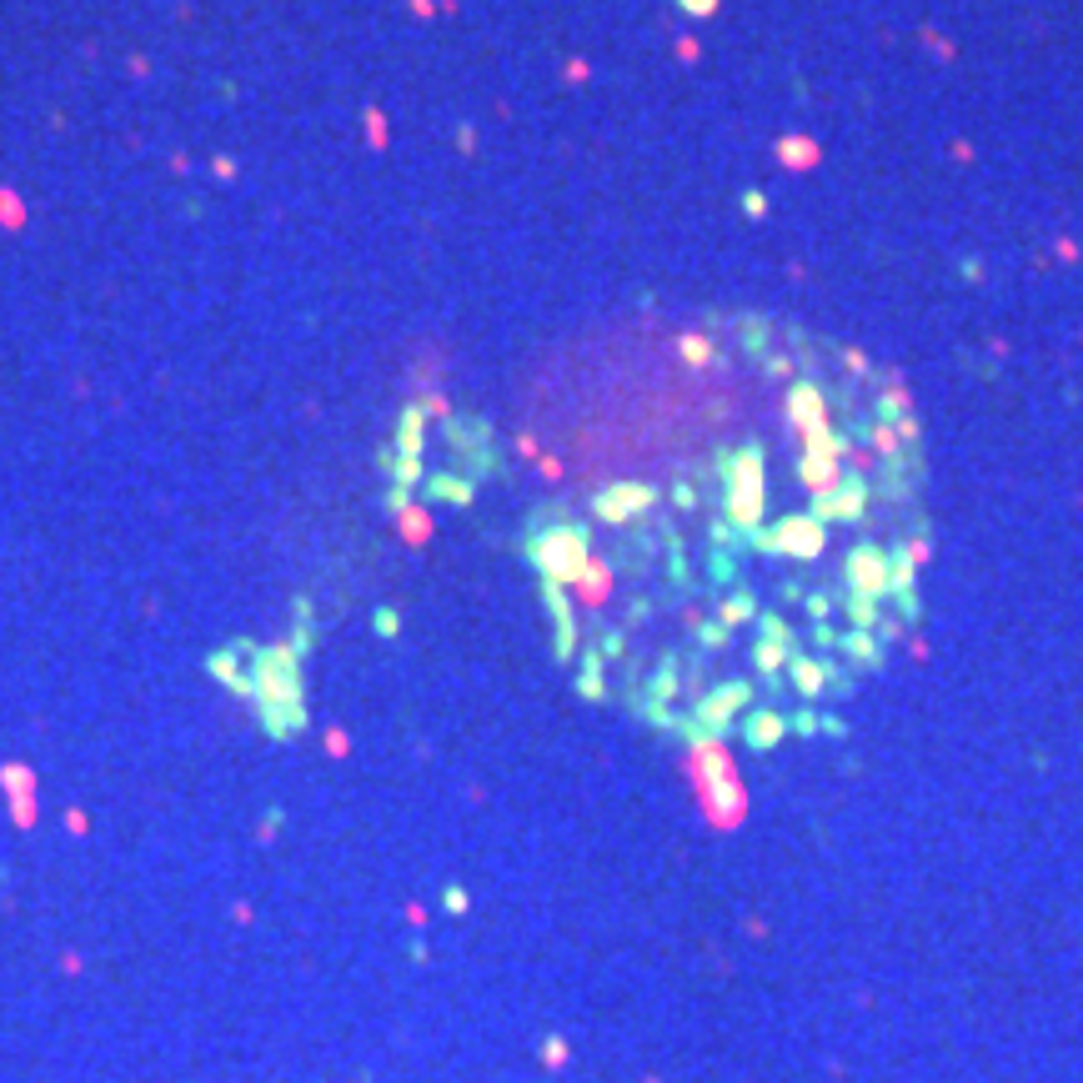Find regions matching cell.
<instances>
[{
  "mask_svg": "<svg viewBox=\"0 0 1083 1083\" xmlns=\"http://www.w3.org/2000/svg\"><path fill=\"white\" fill-rule=\"evenodd\" d=\"M833 602H838V592H808V597H803V607L813 612V622H828Z\"/></svg>",
  "mask_w": 1083,
  "mask_h": 1083,
  "instance_id": "43",
  "label": "cell"
},
{
  "mask_svg": "<svg viewBox=\"0 0 1083 1083\" xmlns=\"http://www.w3.org/2000/svg\"><path fill=\"white\" fill-rule=\"evenodd\" d=\"M422 492H427V502H447V507H472L477 502V482L467 472H427Z\"/></svg>",
  "mask_w": 1083,
  "mask_h": 1083,
  "instance_id": "13",
  "label": "cell"
},
{
  "mask_svg": "<svg viewBox=\"0 0 1083 1083\" xmlns=\"http://www.w3.org/2000/svg\"><path fill=\"white\" fill-rule=\"evenodd\" d=\"M758 592L748 587V582H738L728 597H717V622H728V627H743V622H758Z\"/></svg>",
  "mask_w": 1083,
  "mask_h": 1083,
  "instance_id": "20",
  "label": "cell"
},
{
  "mask_svg": "<svg viewBox=\"0 0 1083 1083\" xmlns=\"http://www.w3.org/2000/svg\"><path fill=\"white\" fill-rule=\"evenodd\" d=\"M457 151H462V156L477 151V126H457Z\"/></svg>",
  "mask_w": 1083,
  "mask_h": 1083,
  "instance_id": "51",
  "label": "cell"
},
{
  "mask_svg": "<svg viewBox=\"0 0 1083 1083\" xmlns=\"http://www.w3.org/2000/svg\"><path fill=\"white\" fill-rule=\"evenodd\" d=\"M251 692L261 697L266 728H271L276 738L296 733L301 722H306V712H301V652H296V647H266V652L256 657V682H251Z\"/></svg>",
  "mask_w": 1083,
  "mask_h": 1083,
  "instance_id": "3",
  "label": "cell"
},
{
  "mask_svg": "<svg viewBox=\"0 0 1083 1083\" xmlns=\"http://www.w3.org/2000/svg\"><path fill=\"white\" fill-rule=\"evenodd\" d=\"M738 336H743V351L748 356H758V361H768L773 356V321L768 316H758V311H748V316H738Z\"/></svg>",
  "mask_w": 1083,
  "mask_h": 1083,
  "instance_id": "23",
  "label": "cell"
},
{
  "mask_svg": "<svg viewBox=\"0 0 1083 1083\" xmlns=\"http://www.w3.org/2000/svg\"><path fill=\"white\" fill-rule=\"evenodd\" d=\"M808 637H813V647H818V652H833V647H838V627H833V622H813V627H808Z\"/></svg>",
  "mask_w": 1083,
  "mask_h": 1083,
  "instance_id": "44",
  "label": "cell"
},
{
  "mask_svg": "<svg viewBox=\"0 0 1083 1083\" xmlns=\"http://www.w3.org/2000/svg\"><path fill=\"white\" fill-rule=\"evenodd\" d=\"M537 472H542L547 482H557V477H562V462H557V457H542V462H537Z\"/></svg>",
  "mask_w": 1083,
  "mask_h": 1083,
  "instance_id": "54",
  "label": "cell"
},
{
  "mask_svg": "<svg viewBox=\"0 0 1083 1083\" xmlns=\"http://www.w3.org/2000/svg\"><path fill=\"white\" fill-rule=\"evenodd\" d=\"M672 692H677V657H662V667H657V677H652V697L667 702Z\"/></svg>",
  "mask_w": 1083,
  "mask_h": 1083,
  "instance_id": "35",
  "label": "cell"
},
{
  "mask_svg": "<svg viewBox=\"0 0 1083 1083\" xmlns=\"http://www.w3.org/2000/svg\"><path fill=\"white\" fill-rule=\"evenodd\" d=\"M382 472H387L397 487H407V492H417V487L427 482V467H422V457H397V452H382Z\"/></svg>",
  "mask_w": 1083,
  "mask_h": 1083,
  "instance_id": "25",
  "label": "cell"
},
{
  "mask_svg": "<svg viewBox=\"0 0 1083 1083\" xmlns=\"http://www.w3.org/2000/svg\"><path fill=\"white\" fill-rule=\"evenodd\" d=\"M758 637L763 642H778V647H798V627H788V617L783 612H758Z\"/></svg>",
  "mask_w": 1083,
  "mask_h": 1083,
  "instance_id": "29",
  "label": "cell"
},
{
  "mask_svg": "<svg viewBox=\"0 0 1083 1083\" xmlns=\"http://www.w3.org/2000/svg\"><path fill=\"white\" fill-rule=\"evenodd\" d=\"M728 637H733V627H728V622H717V617H712V622H697V642H702L707 652L728 647Z\"/></svg>",
  "mask_w": 1083,
  "mask_h": 1083,
  "instance_id": "34",
  "label": "cell"
},
{
  "mask_svg": "<svg viewBox=\"0 0 1083 1083\" xmlns=\"http://www.w3.org/2000/svg\"><path fill=\"white\" fill-rule=\"evenodd\" d=\"M858 437L868 442V452H873L878 462H888V457H898V452H903L898 432H893V427H883V422H873V417H868V422H853V442H858Z\"/></svg>",
  "mask_w": 1083,
  "mask_h": 1083,
  "instance_id": "24",
  "label": "cell"
},
{
  "mask_svg": "<svg viewBox=\"0 0 1083 1083\" xmlns=\"http://www.w3.org/2000/svg\"><path fill=\"white\" fill-rule=\"evenodd\" d=\"M948 156H953V161H973V146H968V141H948Z\"/></svg>",
  "mask_w": 1083,
  "mask_h": 1083,
  "instance_id": "55",
  "label": "cell"
},
{
  "mask_svg": "<svg viewBox=\"0 0 1083 1083\" xmlns=\"http://www.w3.org/2000/svg\"><path fill=\"white\" fill-rule=\"evenodd\" d=\"M808 592H803V582H783V602H803Z\"/></svg>",
  "mask_w": 1083,
  "mask_h": 1083,
  "instance_id": "58",
  "label": "cell"
},
{
  "mask_svg": "<svg viewBox=\"0 0 1083 1083\" xmlns=\"http://www.w3.org/2000/svg\"><path fill=\"white\" fill-rule=\"evenodd\" d=\"M788 657H793V652H788V647H778V642H763V637L753 642V667H758L763 677H778V672L788 667Z\"/></svg>",
  "mask_w": 1083,
  "mask_h": 1083,
  "instance_id": "32",
  "label": "cell"
},
{
  "mask_svg": "<svg viewBox=\"0 0 1083 1083\" xmlns=\"http://www.w3.org/2000/svg\"><path fill=\"white\" fill-rule=\"evenodd\" d=\"M788 682H793V692H798L803 702H818V697L828 692V682H823V662L808 657V652H793V657H788Z\"/></svg>",
  "mask_w": 1083,
  "mask_h": 1083,
  "instance_id": "16",
  "label": "cell"
},
{
  "mask_svg": "<svg viewBox=\"0 0 1083 1083\" xmlns=\"http://www.w3.org/2000/svg\"><path fill=\"white\" fill-rule=\"evenodd\" d=\"M707 542H712L717 552H733V557H738V552H748L743 532H738V527H733L728 517H712V522H707Z\"/></svg>",
  "mask_w": 1083,
  "mask_h": 1083,
  "instance_id": "31",
  "label": "cell"
},
{
  "mask_svg": "<svg viewBox=\"0 0 1083 1083\" xmlns=\"http://www.w3.org/2000/svg\"><path fill=\"white\" fill-rule=\"evenodd\" d=\"M818 733H828V738H848V722H843V717H818Z\"/></svg>",
  "mask_w": 1083,
  "mask_h": 1083,
  "instance_id": "50",
  "label": "cell"
},
{
  "mask_svg": "<svg viewBox=\"0 0 1083 1083\" xmlns=\"http://www.w3.org/2000/svg\"><path fill=\"white\" fill-rule=\"evenodd\" d=\"M392 522H397V532H402V542H407V547H427V542H432V532H437V522H432V512H427L422 502L402 507Z\"/></svg>",
  "mask_w": 1083,
  "mask_h": 1083,
  "instance_id": "22",
  "label": "cell"
},
{
  "mask_svg": "<svg viewBox=\"0 0 1083 1083\" xmlns=\"http://www.w3.org/2000/svg\"><path fill=\"white\" fill-rule=\"evenodd\" d=\"M31 226V201L16 191V186H0V231H26Z\"/></svg>",
  "mask_w": 1083,
  "mask_h": 1083,
  "instance_id": "27",
  "label": "cell"
},
{
  "mask_svg": "<svg viewBox=\"0 0 1083 1083\" xmlns=\"http://www.w3.org/2000/svg\"><path fill=\"white\" fill-rule=\"evenodd\" d=\"M402 507H412V492H407V487H392V492H387V512L397 517Z\"/></svg>",
  "mask_w": 1083,
  "mask_h": 1083,
  "instance_id": "52",
  "label": "cell"
},
{
  "mask_svg": "<svg viewBox=\"0 0 1083 1083\" xmlns=\"http://www.w3.org/2000/svg\"><path fill=\"white\" fill-rule=\"evenodd\" d=\"M843 367H848L853 377H868V356H863V346H843Z\"/></svg>",
  "mask_w": 1083,
  "mask_h": 1083,
  "instance_id": "45",
  "label": "cell"
},
{
  "mask_svg": "<svg viewBox=\"0 0 1083 1083\" xmlns=\"http://www.w3.org/2000/svg\"><path fill=\"white\" fill-rule=\"evenodd\" d=\"M773 542H778V557H793V562H818L823 547H828V527L808 512H788L778 517L773 527Z\"/></svg>",
  "mask_w": 1083,
  "mask_h": 1083,
  "instance_id": "8",
  "label": "cell"
},
{
  "mask_svg": "<svg viewBox=\"0 0 1083 1083\" xmlns=\"http://www.w3.org/2000/svg\"><path fill=\"white\" fill-rule=\"evenodd\" d=\"M657 487L652 482H617V487H607V492H597L592 497V517L602 522V527H627V522H637V517H647L652 507H657Z\"/></svg>",
  "mask_w": 1083,
  "mask_h": 1083,
  "instance_id": "5",
  "label": "cell"
},
{
  "mask_svg": "<svg viewBox=\"0 0 1083 1083\" xmlns=\"http://www.w3.org/2000/svg\"><path fill=\"white\" fill-rule=\"evenodd\" d=\"M838 602H843V612H848V622H853V627H863V632H878V622H883V602H873V597H858V592H843V587H838Z\"/></svg>",
  "mask_w": 1083,
  "mask_h": 1083,
  "instance_id": "26",
  "label": "cell"
},
{
  "mask_svg": "<svg viewBox=\"0 0 1083 1083\" xmlns=\"http://www.w3.org/2000/svg\"><path fill=\"white\" fill-rule=\"evenodd\" d=\"M0 783H6V793H11V813H16V823L31 828V823H36V778H31V768L6 763V768H0Z\"/></svg>",
  "mask_w": 1083,
  "mask_h": 1083,
  "instance_id": "12",
  "label": "cell"
},
{
  "mask_svg": "<svg viewBox=\"0 0 1083 1083\" xmlns=\"http://www.w3.org/2000/svg\"><path fill=\"white\" fill-rule=\"evenodd\" d=\"M958 271H963V281H983V261H978V256H963Z\"/></svg>",
  "mask_w": 1083,
  "mask_h": 1083,
  "instance_id": "53",
  "label": "cell"
},
{
  "mask_svg": "<svg viewBox=\"0 0 1083 1083\" xmlns=\"http://www.w3.org/2000/svg\"><path fill=\"white\" fill-rule=\"evenodd\" d=\"M743 738H748V748H758V753H773V748L788 738V717H783V712H773V707H753V712L743 717Z\"/></svg>",
  "mask_w": 1083,
  "mask_h": 1083,
  "instance_id": "11",
  "label": "cell"
},
{
  "mask_svg": "<svg viewBox=\"0 0 1083 1083\" xmlns=\"http://www.w3.org/2000/svg\"><path fill=\"white\" fill-rule=\"evenodd\" d=\"M667 497H672V507H677V512H692V507H697V482H692V477H677Z\"/></svg>",
  "mask_w": 1083,
  "mask_h": 1083,
  "instance_id": "38",
  "label": "cell"
},
{
  "mask_svg": "<svg viewBox=\"0 0 1083 1083\" xmlns=\"http://www.w3.org/2000/svg\"><path fill=\"white\" fill-rule=\"evenodd\" d=\"M823 662V682H828V692H853V677H848V667L838 662V657H818Z\"/></svg>",
  "mask_w": 1083,
  "mask_h": 1083,
  "instance_id": "36",
  "label": "cell"
},
{
  "mask_svg": "<svg viewBox=\"0 0 1083 1083\" xmlns=\"http://www.w3.org/2000/svg\"><path fill=\"white\" fill-rule=\"evenodd\" d=\"M682 6H687V11H697V16H702V11H712V0H682Z\"/></svg>",
  "mask_w": 1083,
  "mask_h": 1083,
  "instance_id": "60",
  "label": "cell"
},
{
  "mask_svg": "<svg viewBox=\"0 0 1083 1083\" xmlns=\"http://www.w3.org/2000/svg\"><path fill=\"white\" fill-rule=\"evenodd\" d=\"M793 472H798V482H803L813 497H818V492H833V487L843 482V462L828 457V452H803Z\"/></svg>",
  "mask_w": 1083,
  "mask_h": 1083,
  "instance_id": "14",
  "label": "cell"
},
{
  "mask_svg": "<svg viewBox=\"0 0 1083 1083\" xmlns=\"http://www.w3.org/2000/svg\"><path fill=\"white\" fill-rule=\"evenodd\" d=\"M417 407L427 412V422H432V417H437V422H452V402H447L442 392H422V397H417Z\"/></svg>",
  "mask_w": 1083,
  "mask_h": 1083,
  "instance_id": "37",
  "label": "cell"
},
{
  "mask_svg": "<svg viewBox=\"0 0 1083 1083\" xmlns=\"http://www.w3.org/2000/svg\"><path fill=\"white\" fill-rule=\"evenodd\" d=\"M773 156H778L783 171H813V166L823 161V146H818L813 136H783V141L773 146Z\"/></svg>",
  "mask_w": 1083,
  "mask_h": 1083,
  "instance_id": "21",
  "label": "cell"
},
{
  "mask_svg": "<svg viewBox=\"0 0 1083 1083\" xmlns=\"http://www.w3.org/2000/svg\"><path fill=\"white\" fill-rule=\"evenodd\" d=\"M843 592H858V597H873L883 602L888 597V547H878L873 537H863L858 547H848L843 557Z\"/></svg>",
  "mask_w": 1083,
  "mask_h": 1083,
  "instance_id": "6",
  "label": "cell"
},
{
  "mask_svg": "<svg viewBox=\"0 0 1083 1083\" xmlns=\"http://www.w3.org/2000/svg\"><path fill=\"white\" fill-rule=\"evenodd\" d=\"M788 733H798V738H813V733H818V712H813V707H798V712L788 717Z\"/></svg>",
  "mask_w": 1083,
  "mask_h": 1083,
  "instance_id": "40",
  "label": "cell"
},
{
  "mask_svg": "<svg viewBox=\"0 0 1083 1083\" xmlns=\"http://www.w3.org/2000/svg\"><path fill=\"white\" fill-rule=\"evenodd\" d=\"M377 632H382V637H397V632H402V617H397L392 607H382V612H377Z\"/></svg>",
  "mask_w": 1083,
  "mask_h": 1083,
  "instance_id": "49",
  "label": "cell"
},
{
  "mask_svg": "<svg viewBox=\"0 0 1083 1083\" xmlns=\"http://www.w3.org/2000/svg\"><path fill=\"white\" fill-rule=\"evenodd\" d=\"M326 748H331V753H346V733H326Z\"/></svg>",
  "mask_w": 1083,
  "mask_h": 1083,
  "instance_id": "59",
  "label": "cell"
},
{
  "mask_svg": "<svg viewBox=\"0 0 1083 1083\" xmlns=\"http://www.w3.org/2000/svg\"><path fill=\"white\" fill-rule=\"evenodd\" d=\"M868 502H873V482H868L863 472L843 467V482H838L833 492H818L813 507H808V517H818L823 527H833V522H863V517H868Z\"/></svg>",
  "mask_w": 1083,
  "mask_h": 1083,
  "instance_id": "4",
  "label": "cell"
},
{
  "mask_svg": "<svg viewBox=\"0 0 1083 1083\" xmlns=\"http://www.w3.org/2000/svg\"><path fill=\"white\" fill-rule=\"evenodd\" d=\"M783 412H788V427H793L798 437L828 427V392H823V382H813V377H793Z\"/></svg>",
  "mask_w": 1083,
  "mask_h": 1083,
  "instance_id": "9",
  "label": "cell"
},
{
  "mask_svg": "<svg viewBox=\"0 0 1083 1083\" xmlns=\"http://www.w3.org/2000/svg\"><path fill=\"white\" fill-rule=\"evenodd\" d=\"M517 457H537V437L522 432V437H517Z\"/></svg>",
  "mask_w": 1083,
  "mask_h": 1083,
  "instance_id": "57",
  "label": "cell"
},
{
  "mask_svg": "<svg viewBox=\"0 0 1083 1083\" xmlns=\"http://www.w3.org/2000/svg\"><path fill=\"white\" fill-rule=\"evenodd\" d=\"M617 652H622V632H607L602 637V657H617Z\"/></svg>",
  "mask_w": 1083,
  "mask_h": 1083,
  "instance_id": "56",
  "label": "cell"
},
{
  "mask_svg": "<svg viewBox=\"0 0 1083 1083\" xmlns=\"http://www.w3.org/2000/svg\"><path fill=\"white\" fill-rule=\"evenodd\" d=\"M612 597V562L607 557H592L587 567H582V577H577V602L582 607H602Z\"/></svg>",
  "mask_w": 1083,
  "mask_h": 1083,
  "instance_id": "18",
  "label": "cell"
},
{
  "mask_svg": "<svg viewBox=\"0 0 1083 1083\" xmlns=\"http://www.w3.org/2000/svg\"><path fill=\"white\" fill-rule=\"evenodd\" d=\"M743 542H748V552H758V557H778L773 527H753V532H743Z\"/></svg>",
  "mask_w": 1083,
  "mask_h": 1083,
  "instance_id": "39",
  "label": "cell"
},
{
  "mask_svg": "<svg viewBox=\"0 0 1083 1083\" xmlns=\"http://www.w3.org/2000/svg\"><path fill=\"white\" fill-rule=\"evenodd\" d=\"M738 707H753V682H743V677H733V682H722V687H712L702 702H697V728L707 733V738H728V728H733V712Z\"/></svg>",
  "mask_w": 1083,
  "mask_h": 1083,
  "instance_id": "7",
  "label": "cell"
},
{
  "mask_svg": "<svg viewBox=\"0 0 1083 1083\" xmlns=\"http://www.w3.org/2000/svg\"><path fill=\"white\" fill-rule=\"evenodd\" d=\"M522 557L542 572V582L577 587L582 567L592 562V532L587 522H572L567 512H542L537 527L522 537Z\"/></svg>",
  "mask_w": 1083,
  "mask_h": 1083,
  "instance_id": "1",
  "label": "cell"
},
{
  "mask_svg": "<svg viewBox=\"0 0 1083 1083\" xmlns=\"http://www.w3.org/2000/svg\"><path fill=\"white\" fill-rule=\"evenodd\" d=\"M206 667H211V677H221L231 692H251V677L241 672V662H236V647H231V652H211V662H206Z\"/></svg>",
  "mask_w": 1083,
  "mask_h": 1083,
  "instance_id": "28",
  "label": "cell"
},
{
  "mask_svg": "<svg viewBox=\"0 0 1083 1083\" xmlns=\"http://www.w3.org/2000/svg\"><path fill=\"white\" fill-rule=\"evenodd\" d=\"M542 602H547V612H552V627H557V657L567 662V657L577 652V612H572V597H567V587H557V582H542Z\"/></svg>",
  "mask_w": 1083,
  "mask_h": 1083,
  "instance_id": "10",
  "label": "cell"
},
{
  "mask_svg": "<svg viewBox=\"0 0 1083 1083\" xmlns=\"http://www.w3.org/2000/svg\"><path fill=\"white\" fill-rule=\"evenodd\" d=\"M763 367H768V377H778V382H788V377H793V361H788V356H778V351L763 361Z\"/></svg>",
  "mask_w": 1083,
  "mask_h": 1083,
  "instance_id": "47",
  "label": "cell"
},
{
  "mask_svg": "<svg viewBox=\"0 0 1083 1083\" xmlns=\"http://www.w3.org/2000/svg\"><path fill=\"white\" fill-rule=\"evenodd\" d=\"M903 552H908L913 562H928V557H933V547H928V532H923V537H908V542H903Z\"/></svg>",
  "mask_w": 1083,
  "mask_h": 1083,
  "instance_id": "48",
  "label": "cell"
},
{
  "mask_svg": "<svg viewBox=\"0 0 1083 1083\" xmlns=\"http://www.w3.org/2000/svg\"><path fill=\"white\" fill-rule=\"evenodd\" d=\"M768 211H773L768 191H743V216H748V221H763Z\"/></svg>",
  "mask_w": 1083,
  "mask_h": 1083,
  "instance_id": "41",
  "label": "cell"
},
{
  "mask_svg": "<svg viewBox=\"0 0 1083 1083\" xmlns=\"http://www.w3.org/2000/svg\"><path fill=\"white\" fill-rule=\"evenodd\" d=\"M687 778L712 818V828H738L743 813H748V793L738 783V768L728 758V748H722V738H702L692 743V758H687Z\"/></svg>",
  "mask_w": 1083,
  "mask_h": 1083,
  "instance_id": "2",
  "label": "cell"
},
{
  "mask_svg": "<svg viewBox=\"0 0 1083 1083\" xmlns=\"http://www.w3.org/2000/svg\"><path fill=\"white\" fill-rule=\"evenodd\" d=\"M893 432H898V442H903V447H918V442H923V422H918L913 412H908V417H898V422H893Z\"/></svg>",
  "mask_w": 1083,
  "mask_h": 1083,
  "instance_id": "42",
  "label": "cell"
},
{
  "mask_svg": "<svg viewBox=\"0 0 1083 1083\" xmlns=\"http://www.w3.org/2000/svg\"><path fill=\"white\" fill-rule=\"evenodd\" d=\"M677 356H682V367H692V372L722 367V351H717V341L707 331H682L677 336Z\"/></svg>",
  "mask_w": 1083,
  "mask_h": 1083,
  "instance_id": "19",
  "label": "cell"
},
{
  "mask_svg": "<svg viewBox=\"0 0 1083 1083\" xmlns=\"http://www.w3.org/2000/svg\"><path fill=\"white\" fill-rule=\"evenodd\" d=\"M422 447H427V412L407 402L397 412V457H422Z\"/></svg>",
  "mask_w": 1083,
  "mask_h": 1083,
  "instance_id": "17",
  "label": "cell"
},
{
  "mask_svg": "<svg viewBox=\"0 0 1083 1083\" xmlns=\"http://www.w3.org/2000/svg\"><path fill=\"white\" fill-rule=\"evenodd\" d=\"M707 577H712L717 587H728V592H733V587L743 582V567H738L733 552H717V547H712V552H707Z\"/></svg>",
  "mask_w": 1083,
  "mask_h": 1083,
  "instance_id": "30",
  "label": "cell"
},
{
  "mask_svg": "<svg viewBox=\"0 0 1083 1083\" xmlns=\"http://www.w3.org/2000/svg\"><path fill=\"white\" fill-rule=\"evenodd\" d=\"M361 131H367V146H372V151H387V146H392V126H387L382 106H367V111H361Z\"/></svg>",
  "mask_w": 1083,
  "mask_h": 1083,
  "instance_id": "33",
  "label": "cell"
},
{
  "mask_svg": "<svg viewBox=\"0 0 1083 1083\" xmlns=\"http://www.w3.org/2000/svg\"><path fill=\"white\" fill-rule=\"evenodd\" d=\"M843 657L853 662V667H863V672H883V642H878V632H863V627H848L843 637Z\"/></svg>",
  "mask_w": 1083,
  "mask_h": 1083,
  "instance_id": "15",
  "label": "cell"
},
{
  "mask_svg": "<svg viewBox=\"0 0 1083 1083\" xmlns=\"http://www.w3.org/2000/svg\"><path fill=\"white\" fill-rule=\"evenodd\" d=\"M236 171H241V166H236V156H226V151H221V156H211V176H216V181H231Z\"/></svg>",
  "mask_w": 1083,
  "mask_h": 1083,
  "instance_id": "46",
  "label": "cell"
}]
</instances>
